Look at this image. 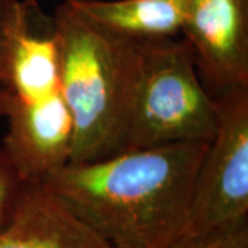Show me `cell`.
I'll list each match as a JSON object with an SVG mask.
<instances>
[{"mask_svg": "<svg viewBox=\"0 0 248 248\" xmlns=\"http://www.w3.org/2000/svg\"><path fill=\"white\" fill-rule=\"evenodd\" d=\"M181 35L210 94L248 87V0H187Z\"/></svg>", "mask_w": 248, "mask_h": 248, "instance_id": "5b68a950", "label": "cell"}, {"mask_svg": "<svg viewBox=\"0 0 248 248\" xmlns=\"http://www.w3.org/2000/svg\"><path fill=\"white\" fill-rule=\"evenodd\" d=\"M208 143L178 142L68 163L42 184L115 248H171L182 237Z\"/></svg>", "mask_w": 248, "mask_h": 248, "instance_id": "6da1fadb", "label": "cell"}, {"mask_svg": "<svg viewBox=\"0 0 248 248\" xmlns=\"http://www.w3.org/2000/svg\"><path fill=\"white\" fill-rule=\"evenodd\" d=\"M53 19L61 93L73 123L69 163L125 151L137 40L95 27L65 0L55 7Z\"/></svg>", "mask_w": 248, "mask_h": 248, "instance_id": "7a4b0ae2", "label": "cell"}, {"mask_svg": "<svg viewBox=\"0 0 248 248\" xmlns=\"http://www.w3.org/2000/svg\"><path fill=\"white\" fill-rule=\"evenodd\" d=\"M1 148L28 182H42L71 161L73 123L62 93L33 102H6Z\"/></svg>", "mask_w": 248, "mask_h": 248, "instance_id": "8992f818", "label": "cell"}, {"mask_svg": "<svg viewBox=\"0 0 248 248\" xmlns=\"http://www.w3.org/2000/svg\"><path fill=\"white\" fill-rule=\"evenodd\" d=\"M218 125L197 172L181 239L199 237L248 222V87L214 95Z\"/></svg>", "mask_w": 248, "mask_h": 248, "instance_id": "277c9868", "label": "cell"}, {"mask_svg": "<svg viewBox=\"0 0 248 248\" xmlns=\"http://www.w3.org/2000/svg\"><path fill=\"white\" fill-rule=\"evenodd\" d=\"M95 27L133 40L177 37L187 0H65Z\"/></svg>", "mask_w": 248, "mask_h": 248, "instance_id": "9c48e42d", "label": "cell"}, {"mask_svg": "<svg viewBox=\"0 0 248 248\" xmlns=\"http://www.w3.org/2000/svg\"><path fill=\"white\" fill-rule=\"evenodd\" d=\"M27 182L0 145V232L13 219Z\"/></svg>", "mask_w": 248, "mask_h": 248, "instance_id": "30bf717a", "label": "cell"}, {"mask_svg": "<svg viewBox=\"0 0 248 248\" xmlns=\"http://www.w3.org/2000/svg\"><path fill=\"white\" fill-rule=\"evenodd\" d=\"M218 125L217 101L205 89L186 40H137L125 151L178 142H208Z\"/></svg>", "mask_w": 248, "mask_h": 248, "instance_id": "3957f363", "label": "cell"}, {"mask_svg": "<svg viewBox=\"0 0 248 248\" xmlns=\"http://www.w3.org/2000/svg\"><path fill=\"white\" fill-rule=\"evenodd\" d=\"M0 248H115L79 219L42 182H27Z\"/></svg>", "mask_w": 248, "mask_h": 248, "instance_id": "ba28073f", "label": "cell"}, {"mask_svg": "<svg viewBox=\"0 0 248 248\" xmlns=\"http://www.w3.org/2000/svg\"><path fill=\"white\" fill-rule=\"evenodd\" d=\"M171 248H248V222L199 237L179 239Z\"/></svg>", "mask_w": 248, "mask_h": 248, "instance_id": "7c38bea8", "label": "cell"}, {"mask_svg": "<svg viewBox=\"0 0 248 248\" xmlns=\"http://www.w3.org/2000/svg\"><path fill=\"white\" fill-rule=\"evenodd\" d=\"M22 11V0H0V119L6 95V60Z\"/></svg>", "mask_w": 248, "mask_h": 248, "instance_id": "8fae6325", "label": "cell"}, {"mask_svg": "<svg viewBox=\"0 0 248 248\" xmlns=\"http://www.w3.org/2000/svg\"><path fill=\"white\" fill-rule=\"evenodd\" d=\"M4 76L3 107L6 102H40L61 93L53 16L45 14L37 0H22V11L10 45Z\"/></svg>", "mask_w": 248, "mask_h": 248, "instance_id": "52a82bcc", "label": "cell"}]
</instances>
